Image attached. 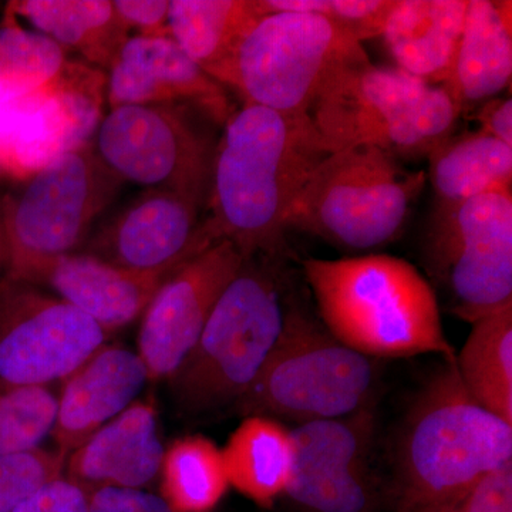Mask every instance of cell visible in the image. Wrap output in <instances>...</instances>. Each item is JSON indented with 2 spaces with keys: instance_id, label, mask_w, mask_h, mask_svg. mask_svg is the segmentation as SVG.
<instances>
[{
  "instance_id": "9a60e30c",
  "label": "cell",
  "mask_w": 512,
  "mask_h": 512,
  "mask_svg": "<svg viewBox=\"0 0 512 512\" xmlns=\"http://www.w3.org/2000/svg\"><path fill=\"white\" fill-rule=\"evenodd\" d=\"M244 256L229 241L214 242L165 279L141 315L138 356L148 379H170L200 338L218 299Z\"/></svg>"
},
{
  "instance_id": "2e32d148",
  "label": "cell",
  "mask_w": 512,
  "mask_h": 512,
  "mask_svg": "<svg viewBox=\"0 0 512 512\" xmlns=\"http://www.w3.org/2000/svg\"><path fill=\"white\" fill-rule=\"evenodd\" d=\"M198 202L144 190L93 229L82 251L131 271L177 268L214 244Z\"/></svg>"
},
{
  "instance_id": "30bf717a",
  "label": "cell",
  "mask_w": 512,
  "mask_h": 512,
  "mask_svg": "<svg viewBox=\"0 0 512 512\" xmlns=\"http://www.w3.org/2000/svg\"><path fill=\"white\" fill-rule=\"evenodd\" d=\"M218 128L188 104L121 106L106 111L92 147L123 183L175 192L205 208Z\"/></svg>"
},
{
  "instance_id": "277c9868",
  "label": "cell",
  "mask_w": 512,
  "mask_h": 512,
  "mask_svg": "<svg viewBox=\"0 0 512 512\" xmlns=\"http://www.w3.org/2000/svg\"><path fill=\"white\" fill-rule=\"evenodd\" d=\"M284 261L285 251L244 258L194 348L168 379L184 412L235 406L261 372L284 328Z\"/></svg>"
},
{
  "instance_id": "4fadbf2b",
  "label": "cell",
  "mask_w": 512,
  "mask_h": 512,
  "mask_svg": "<svg viewBox=\"0 0 512 512\" xmlns=\"http://www.w3.org/2000/svg\"><path fill=\"white\" fill-rule=\"evenodd\" d=\"M109 335L53 293L6 276L0 282V390L63 382Z\"/></svg>"
},
{
  "instance_id": "e0dca14e",
  "label": "cell",
  "mask_w": 512,
  "mask_h": 512,
  "mask_svg": "<svg viewBox=\"0 0 512 512\" xmlns=\"http://www.w3.org/2000/svg\"><path fill=\"white\" fill-rule=\"evenodd\" d=\"M143 104H188L220 128L237 110L228 90L170 36H131L107 72V110Z\"/></svg>"
},
{
  "instance_id": "1f68e13d",
  "label": "cell",
  "mask_w": 512,
  "mask_h": 512,
  "mask_svg": "<svg viewBox=\"0 0 512 512\" xmlns=\"http://www.w3.org/2000/svg\"><path fill=\"white\" fill-rule=\"evenodd\" d=\"M67 457L33 448L0 457V512H13L43 485L63 477Z\"/></svg>"
},
{
  "instance_id": "d6986e66",
  "label": "cell",
  "mask_w": 512,
  "mask_h": 512,
  "mask_svg": "<svg viewBox=\"0 0 512 512\" xmlns=\"http://www.w3.org/2000/svg\"><path fill=\"white\" fill-rule=\"evenodd\" d=\"M147 382L146 365L137 352L120 345H104L97 350L63 380L50 433L57 451L69 457L136 402Z\"/></svg>"
},
{
  "instance_id": "d4e9b609",
  "label": "cell",
  "mask_w": 512,
  "mask_h": 512,
  "mask_svg": "<svg viewBox=\"0 0 512 512\" xmlns=\"http://www.w3.org/2000/svg\"><path fill=\"white\" fill-rule=\"evenodd\" d=\"M221 450L229 487L264 508L284 497L295 461L291 427L266 417H244Z\"/></svg>"
},
{
  "instance_id": "5bb4252c",
  "label": "cell",
  "mask_w": 512,
  "mask_h": 512,
  "mask_svg": "<svg viewBox=\"0 0 512 512\" xmlns=\"http://www.w3.org/2000/svg\"><path fill=\"white\" fill-rule=\"evenodd\" d=\"M295 461L284 497L296 512H382L372 470L375 407L291 427Z\"/></svg>"
},
{
  "instance_id": "52a82bcc",
  "label": "cell",
  "mask_w": 512,
  "mask_h": 512,
  "mask_svg": "<svg viewBox=\"0 0 512 512\" xmlns=\"http://www.w3.org/2000/svg\"><path fill=\"white\" fill-rule=\"evenodd\" d=\"M426 183V171L409 170L376 148L335 151L292 202L285 229L348 251L383 248L402 235Z\"/></svg>"
},
{
  "instance_id": "4316f807",
  "label": "cell",
  "mask_w": 512,
  "mask_h": 512,
  "mask_svg": "<svg viewBox=\"0 0 512 512\" xmlns=\"http://www.w3.org/2000/svg\"><path fill=\"white\" fill-rule=\"evenodd\" d=\"M456 369L467 393L512 424V305L474 322Z\"/></svg>"
},
{
  "instance_id": "d590c367",
  "label": "cell",
  "mask_w": 512,
  "mask_h": 512,
  "mask_svg": "<svg viewBox=\"0 0 512 512\" xmlns=\"http://www.w3.org/2000/svg\"><path fill=\"white\" fill-rule=\"evenodd\" d=\"M13 512H87V493L67 477L56 478Z\"/></svg>"
},
{
  "instance_id": "8fae6325",
  "label": "cell",
  "mask_w": 512,
  "mask_h": 512,
  "mask_svg": "<svg viewBox=\"0 0 512 512\" xmlns=\"http://www.w3.org/2000/svg\"><path fill=\"white\" fill-rule=\"evenodd\" d=\"M426 258L458 318L473 325L512 305V191L436 205Z\"/></svg>"
},
{
  "instance_id": "7c38bea8",
  "label": "cell",
  "mask_w": 512,
  "mask_h": 512,
  "mask_svg": "<svg viewBox=\"0 0 512 512\" xmlns=\"http://www.w3.org/2000/svg\"><path fill=\"white\" fill-rule=\"evenodd\" d=\"M107 107V73L67 60L55 79L0 104V174L23 183L92 143Z\"/></svg>"
},
{
  "instance_id": "9c48e42d",
  "label": "cell",
  "mask_w": 512,
  "mask_h": 512,
  "mask_svg": "<svg viewBox=\"0 0 512 512\" xmlns=\"http://www.w3.org/2000/svg\"><path fill=\"white\" fill-rule=\"evenodd\" d=\"M123 184L92 143L20 183L3 198L0 215L8 275L30 262L82 251Z\"/></svg>"
},
{
  "instance_id": "484cf974",
  "label": "cell",
  "mask_w": 512,
  "mask_h": 512,
  "mask_svg": "<svg viewBox=\"0 0 512 512\" xmlns=\"http://www.w3.org/2000/svg\"><path fill=\"white\" fill-rule=\"evenodd\" d=\"M427 160L437 207L512 191V147L481 131L448 137Z\"/></svg>"
},
{
  "instance_id": "3957f363",
  "label": "cell",
  "mask_w": 512,
  "mask_h": 512,
  "mask_svg": "<svg viewBox=\"0 0 512 512\" xmlns=\"http://www.w3.org/2000/svg\"><path fill=\"white\" fill-rule=\"evenodd\" d=\"M302 272L320 322L348 348L376 360L456 359L436 291L406 259L386 254L309 258L302 261Z\"/></svg>"
},
{
  "instance_id": "44dd1931",
  "label": "cell",
  "mask_w": 512,
  "mask_h": 512,
  "mask_svg": "<svg viewBox=\"0 0 512 512\" xmlns=\"http://www.w3.org/2000/svg\"><path fill=\"white\" fill-rule=\"evenodd\" d=\"M468 0H394L382 40L404 73L448 86L463 35Z\"/></svg>"
},
{
  "instance_id": "cb8c5ba5",
  "label": "cell",
  "mask_w": 512,
  "mask_h": 512,
  "mask_svg": "<svg viewBox=\"0 0 512 512\" xmlns=\"http://www.w3.org/2000/svg\"><path fill=\"white\" fill-rule=\"evenodd\" d=\"M6 13L106 73L131 37L110 0H16Z\"/></svg>"
},
{
  "instance_id": "8d00e7d4",
  "label": "cell",
  "mask_w": 512,
  "mask_h": 512,
  "mask_svg": "<svg viewBox=\"0 0 512 512\" xmlns=\"http://www.w3.org/2000/svg\"><path fill=\"white\" fill-rule=\"evenodd\" d=\"M481 133L512 147L511 97H494L484 101L477 113Z\"/></svg>"
},
{
  "instance_id": "ffe728a7",
  "label": "cell",
  "mask_w": 512,
  "mask_h": 512,
  "mask_svg": "<svg viewBox=\"0 0 512 512\" xmlns=\"http://www.w3.org/2000/svg\"><path fill=\"white\" fill-rule=\"evenodd\" d=\"M163 456L156 404L136 400L67 457L64 473L86 491L99 487L143 490L160 474Z\"/></svg>"
},
{
  "instance_id": "7402d4cb",
  "label": "cell",
  "mask_w": 512,
  "mask_h": 512,
  "mask_svg": "<svg viewBox=\"0 0 512 512\" xmlns=\"http://www.w3.org/2000/svg\"><path fill=\"white\" fill-rule=\"evenodd\" d=\"M265 15L259 0H170L168 30L185 55L227 89L239 47Z\"/></svg>"
},
{
  "instance_id": "ba28073f",
  "label": "cell",
  "mask_w": 512,
  "mask_h": 512,
  "mask_svg": "<svg viewBox=\"0 0 512 512\" xmlns=\"http://www.w3.org/2000/svg\"><path fill=\"white\" fill-rule=\"evenodd\" d=\"M366 60L363 43L323 16L268 13L239 47L227 89L244 104L309 114L336 74Z\"/></svg>"
},
{
  "instance_id": "e575fe53",
  "label": "cell",
  "mask_w": 512,
  "mask_h": 512,
  "mask_svg": "<svg viewBox=\"0 0 512 512\" xmlns=\"http://www.w3.org/2000/svg\"><path fill=\"white\" fill-rule=\"evenodd\" d=\"M114 9L128 30L136 36L168 37L170 0H116Z\"/></svg>"
},
{
  "instance_id": "8992f818",
  "label": "cell",
  "mask_w": 512,
  "mask_h": 512,
  "mask_svg": "<svg viewBox=\"0 0 512 512\" xmlns=\"http://www.w3.org/2000/svg\"><path fill=\"white\" fill-rule=\"evenodd\" d=\"M460 114L446 86L370 60L336 74L309 111L329 153L370 147L400 161L429 157Z\"/></svg>"
},
{
  "instance_id": "603a6c76",
  "label": "cell",
  "mask_w": 512,
  "mask_h": 512,
  "mask_svg": "<svg viewBox=\"0 0 512 512\" xmlns=\"http://www.w3.org/2000/svg\"><path fill=\"white\" fill-rule=\"evenodd\" d=\"M512 77L511 2L468 0L463 35L447 89L461 111L494 99Z\"/></svg>"
},
{
  "instance_id": "5b68a950",
  "label": "cell",
  "mask_w": 512,
  "mask_h": 512,
  "mask_svg": "<svg viewBox=\"0 0 512 512\" xmlns=\"http://www.w3.org/2000/svg\"><path fill=\"white\" fill-rule=\"evenodd\" d=\"M379 380L380 360L339 342L288 289L281 336L235 409L293 426L342 419L375 407Z\"/></svg>"
},
{
  "instance_id": "4dcf8cb0",
  "label": "cell",
  "mask_w": 512,
  "mask_h": 512,
  "mask_svg": "<svg viewBox=\"0 0 512 512\" xmlns=\"http://www.w3.org/2000/svg\"><path fill=\"white\" fill-rule=\"evenodd\" d=\"M259 5L266 13L323 16L363 43L382 36L394 0H259Z\"/></svg>"
},
{
  "instance_id": "f1b7e54d",
  "label": "cell",
  "mask_w": 512,
  "mask_h": 512,
  "mask_svg": "<svg viewBox=\"0 0 512 512\" xmlns=\"http://www.w3.org/2000/svg\"><path fill=\"white\" fill-rule=\"evenodd\" d=\"M67 60L62 46L23 28L15 16L6 13L0 26V104L45 86Z\"/></svg>"
},
{
  "instance_id": "83f0119b",
  "label": "cell",
  "mask_w": 512,
  "mask_h": 512,
  "mask_svg": "<svg viewBox=\"0 0 512 512\" xmlns=\"http://www.w3.org/2000/svg\"><path fill=\"white\" fill-rule=\"evenodd\" d=\"M158 476L171 512H211L229 488L221 448L200 434L170 443Z\"/></svg>"
},
{
  "instance_id": "7a4b0ae2",
  "label": "cell",
  "mask_w": 512,
  "mask_h": 512,
  "mask_svg": "<svg viewBox=\"0 0 512 512\" xmlns=\"http://www.w3.org/2000/svg\"><path fill=\"white\" fill-rule=\"evenodd\" d=\"M444 360L416 394L397 434L393 512H450L485 474L512 461V424L467 393Z\"/></svg>"
},
{
  "instance_id": "74e56055",
  "label": "cell",
  "mask_w": 512,
  "mask_h": 512,
  "mask_svg": "<svg viewBox=\"0 0 512 512\" xmlns=\"http://www.w3.org/2000/svg\"><path fill=\"white\" fill-rule=\"evenodd\" d=\"M5 262V245H3L2 228H0V266Z\"/></svg>"
},
{
  "instance_id": "ac0fdd59",
  "label": "cell",
  "mask_w": 512,
  "mask_h": 512,
  "mask_svg": "<svg viewBox=\"0 0 512 512\" xmlns=\"http://www.w3.org/2000/svg\"><path fill=\"white\" fill-rule=\"evenodd\" d=\"M177 268L131 271L84 252H73L30 262L8 278L50 289L111 333L140 318L158 288Z\"/></svg>"
},
{
  "instance_id": "6da1fadb",
  "label": "cell",
  "mask_w": 512,
  "mask_h": 512,
  "mask_svg": "<svg viewBox=\"0 0 512 512\" xmlns=\"http://www.w3.org/2000/svg\"><path fill=\"white\" fill-rule=\"evenodd\" d=\"M205 224L244 258L285 251L292 202L329 151L308 113L242 104L221 128Z\"/></svg>"
},
{
  "instance_id": "f546056e",
  "label": "cell",
  "mask_w": 512,
  "mask_h": 512,
  "mask_svg": "<svg viewBox=\"0 0 512 512\" xmlns=\"http://www.w3.org/2000/svg\"><path fill=\"white\" fill-rule=\"evenodd\" d=\"M56 412L57 396L49 386L0 390V457L40 447Z\"/></svg>"
},
{
  "instance_id": "836d02e7",
  "label": "cell",
  "mask_w": 512,
  "mask_h": 512,
  "mask_svg": "<svg viewBox=\"0 0 512 512\" xmlns=\"http://www.w3.org/2000/svg\"><path fill=\"white\" fill-rule=\"evenodd\" d=\"M86 493L87 512H171L161 495L138 488L99 487Z\"/></svg>"
},
{
  "instance_id": "d6a6232c",
  "label": "cell",
  "mask_w": 512,
  "mask_h": 512,
  "mask_svg": "<svg viewBox=\"0 0 512 512\" xmlns=\"http://www.w3.org/2000/svg\"><path fill=\"white\" fill-rule=\"evenodd\" d=\"M450 512H512V461L481 477Z\"/></svg>"
}]
</instances>
